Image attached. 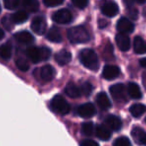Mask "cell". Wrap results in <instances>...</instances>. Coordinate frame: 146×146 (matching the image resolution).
I'll use <instances>...</instances> for the list:
<instances>
[{
	"label": "cell",
	"instance_id": "cell-1",
	"mask_svg": "<svg viewBox=\"0 0 146 146\" xmlns=\"http://www.w3.org/2000/svg\"><path fill=\"white\" fill-rule=\"evenodd\" d=\"M67 37L70 40V42L76 43V44H79V43H86L90 40V35L89 32L86 30L85 27L81 26H75L70 28L67 31Z\"/></svg>",
	"mask_w": 146,
	"mask_h": 146
},
{
	"label": "cell",
	"instance_id": "cell-2",
	"mask_svg": "<svg viewBox=\"0 0 146 146\" xmlns=\"http://www.w3.org/2000/svg\"><path fill=\"white\" fill-rule=\"evenodd\" d=\"M79 58L82 64L89 70L96 71L99 68V60H98L97 54L91 49H83L80 52Z\"/></svg>",
	"mask_w": 146,
	"mask_h": 146
},
{
	"label": "cell",
	"instance_id": "cell-3",
	"mask_svg": "<svg viewBox=\"0 0 146 146\" xmlns=\"http://www.w3.org/2000/svg\"><path fill=\"white\" fill-rule=\"evenodd\" d=\"M51 51L47 47L30 46L26 49V55L33 63H38L40 61H45L50 57Z\"/></svg>",
	"mask_w": 146,
	"mask_h": 146
},
{
	"label": "cell",
	"instance_id": "cell-4",
	"mask_svg": "<svg viewBox=\"0 0 146 146\" xmlns=\"http://www.w3.org/2000/svg\"><path fill=\"white\" fill-rule=\"evenodd\" d=\"M50 107L54 112L61 115H65L70 111V105L61 95H56L52 98L50 102Z\"/></svg>",
	"mask_w": 146,
	"mask_h": 146
},
{
	"label": "cell",
	"instance_id": "cell-5",
	"mask_svg": "<svg viewBox=\"0 0 146 146\" xmlns=\"http://www.w3.org/2000/svg\"><path fill=\"white\" fill-rule=\"evenodd\" d=\"M100 9L101 12L107 17H114L119 12V7L113 0H101Z\"/></svg>",
	"mask_w": 146,
	"mask_h": 146
},
{
	"label": "cell",
	"instance_id": "cell-6",
	"mask_svg": "<svg viewBox=\"0 0 146 146\" xmlns=\"http://www.w3.org/2000/svg\"><path fill=\"white\" fill-rule=\"evenodd\" d=\"M110 94L114 98V100H116L117 102H126L127 98H126V90L123 84L117 83L114 84L110 87L109 89Z\"/></svg>",
	"mask_w": 146,
	"mask_h": 146
},
{
	"label": "cell",
	"instance_id": "cell-7",
	"mask_svg": "<svg viewBox=\"0 0 146 146\" xmlns=\"http://www.w3.org/2000/svg\"><path fill=\"white\" fill-rule=\"evenodd\" d=\"M52 19L58 24H68L72 21V14L67 9H60L53 13Z\"/></svg>",
	"mask_w": 146,
	"mask_h": 146
},
{
	"label": "cell",
	"instance_id": "cell-8",
	"mask_svg": "<svg viewBox=\"0 0 146 146\" xmlns=\"http://www.w3.org/2000/svg\"><path fill=\"white\" fill-rule=\"evenodd\" d=\"M46 27L47 23L43 17H35L31 22V29L33 30V32L37 35H43L46 32Z\"/></svg>",
	"mask_w": 146,
	"mask_h": 146
},
{
	"label": "cell",
	"instance_id": "cell-9",
	"mask_svg": "<svg viewBox=\"0 0 146 146\" xmlns=\"http://www.w3.org/2000/svg\"><path fill=\"white\" fill-rule=\"evenodd\" d=\"M55 76V69L51 65H44L39 69V78L42 81L48 82L54 78Z\"/></svg>",
	"mask_w": 146,
	"mask_h": 146
},
{
	"label": "cell",
	"instance_id": "cell-10",
	"mask_svg": "<svg viewBox=\"0 0 146 146\" xmlns=\"http://www.w3.org/2000/svg\"><path fill=\"white\" fill-rule=\"evenodd\" d=\"M96 113V108L92 103H84L78 107V114L82 118L93 117Z\"/></svg>",
	"mask_w": 146,
	"mask_h": 146
},
{
	"label": "cell",
	"instance_id": "cell-11",
	"mask_svg": "<svg viewBox=\"0 0 146 146\" xmlns=\"http://www.w3.org/2000/svg\"><path fill=\"white\" fill-rule=\"evenodd\" d=\"M116 40V44H117L118 48L121 51L125 52V51H128L130 48V38L126 33H122L120 32L119 34L116 35L115 37Z\"/></svg>",
	"mask_w": 146,
	"mask_h": 146
},
{
	"label": "cell",
	"instance_id": "cell-12",
	"mask_svg": "<svg viewBox=\"0 0 146 146\" xmlns=\"http://www.w3.org/2000/svg\"><path fill=\"white\" fill-rule=\"evenodd\" d=\"M117 30L122 33H131L134 31V24L128 18H120L117 22Z\"/></svg>",
	"mask_w": 146,
	"mask_h": 146
},
{
	"label": "cell",
	"instance_id": "cell-13",
	"mask_svg": "<svg viewBox=\"0 0 146 146\" xmlns=\"http://www.w3.org/2000/svg\"><path fill=\"white\" fill-rule=\"evenodd\" d=\"M120 75V69L117 66H112L107 65L103 68L102 71V76L107 80H113Z\"/></svg>",
	"mask_w": 146,
	"mask_h": 146
},
{
	"label": "cell",
	"instance_id": "cell-14",
	"mask_svg": "<svg viewBox=\"0 0 146 146\" xmlns=\"http://www.w3.org/2000/svg\"><path fill=\"white\" fill-rule=\"evenodd\" d=\"M131 136L137 144L146 145V132L142 128L133 127L131 130Z\"/></svg>",
	"mask_w": 146,
	"mask_h": 146
},
{
	"label": "cell",
	"instance_id": "cell-15",
	"mask_svg": "<svg viewBox=\"0 0 146 146\" xmlns=\"http://www.w3.org/2000/svg\"><path fill=\"white\" fill-rule=\"evenodd\" d=\"M71 58H72V55H71V53L69 52L68 50H66V49H62V50H60L55 55V60H56V62L58 63L59 65H61V66L68 64L71 61Z\"/></svg>",
	"mask_w": 146,
	"mask_h": 146
},
{
	"label": "cell",
	"instance_id": "cell-16",
	"mask_svg": "<svg viewBox=\"0 0 146 146\" xmlns=\"http://www.w3.org/2000/svg\"><path fill=\"white\" fill-rule=\"evenodd\" d=\"M96 103L99 106L101 110H107L111 107V102H110L108 96L104 92H99L96 96Z\"/></svg>",
	"mask_w": 146,
	"mask_h": 146
},
{
	"label": "cell",
	"instance_id": "cell-17",
	"mask_svg": "<svg viewBox=\"0 0 146 146\" xmlns=\"http://www.w3.org/2000/svg\"><path fill=\"white\" fill-rule=\"evenodd\" d=\"M106 124L109 126V128L113 131H119L122 128V121L119 117L115 115H109L105 120Z\"/></svg>",
	"mask_w": 146,
	"mask_h": 146
},
{
	"label": "cell",
	"instance_id": "cell-18",
	"mask_svg": "<svg viewBox=\"0 0 146 146\" xmlns=\"http://www.w3.org/2000/svg\"><path fill=\"white\" fill-rule=\"evenodd\" d=\"M14 39L21 44H29L34 40L32 34H30L27 31H19V32L15 33Z\"/></svg>",
	"mask_w": 146,
	"mask_h": 146
},
{
	"label": "cell",
	"instance_id": "cell-19",
	"mask_svg": "<svg viewBox=\"0 0 146 146\" xmlns=\"http://www.w3.org/2000/svg\"><path fill=\"white\" fill-rule=\"evenodd\" d=\"M127 93L132 99H140L142 97V93L140 87L134 82H130L127 85Z\"/></svg>",
	"mask_w": 146,
	"mask_h": 146
},
{
	"label": "cell",
	"instance_id": "cell-20",
	"mask_svg": "<svg viewBox=\"0 0 146 146\" xmlns=\"http://www.w3.org/2000/svg\"><path fill=\"white\" fill-rule=\"evenodd\" d=\"M134 51L137 54H145L146 53V42L140 36H136L133 42Z\"/></svg>",
	"mask_w": 146,
	"mask_h": 146
},
{
	"label": "cell",
	"instance_id": "cell-21",
	"mask_svg": "<svg viewBox=\"0 0 146 146\" xmlns=\"http://www.w3.org/2000/svg\"><path fill=\"white\" fill-rule=\"evenodd\" d=\"M95 134L100 140H102V141H107V140H109L110 137H111L110 131L104 125H98L95 129Z\"/></svg>",
	"mask_w": 146,
	"mask_h": 146
},
{
	"label": "cell",
	"instance_id": "cell-22",
	"mask_svg": "<svg viewBox=\"0 0 146 146\" xmlns=\"http://www.w3.org/2000/svg\"><path fill=\"white\" fill-rule=\"evenodd\" d=\"M65 93L71 98H77L81 95L80 88L77 87V86L74 83H72V82H69L66 85V87H65Z\"/></svg>",
	"mask_w": 146,
	"mask_h": 146
},
{
	"label": "cell",
	"instance_id": "cell-23",
	"mask_svg": "<svg viewBox=\"0 0 146 146\" xmlns=\"http://www.w3.org/2000/svg\"><path fill=\"white\" fill-rule=\"evenodd\" d=\"M130 113L133 117L138 118V117H141L146 111V106L143 105L141 103H135L130 107L129 109Z\"/></svg>",
	"mask_w": 146,
	"mask_h": 146
},
{
	"label": "cell",
	"instance_id": "cell-24",
	"mask_svg": "<svg viewBox=\"0 0 146 146\" xmlns=\"http://www.w3.org/2000/svg\"><path fill=\"white\" fill-rule=\"evenodd\" d=\"M46 38L49 41L53 43H58L62 40V37H61L60 31L56 28V27H52V28L49 29V31L46 34Z\"/></svg>",
	"mask_w": 146,
	"mask_h": 146
},
{
	"label": "cell",
	"instance_id": "cell-25",
	"mask_svg": "<svg viewBox=\"0 0 146 146\" xmlns=\"http://www.w3.org/2000/svg\"><path fill=\"white\" fill-rule=\"evenodd\" d=\"M12 55V48L9 43H5V44L0 46V58L3 60H9Z\"/></svg>",
	"mask_w": 146,
	"mask_h": 146
},
{
	"label": "cell",
	"instance_id": "cell-26",
	"mask_svg": "<svg viewBox=\"0 0 146 146\" xmlns=\"http://www.w3.org/2000/svg\"><path fill=\"white\" fill-rule=\"evenodd\" d=\"M16 66L19 70L21 71H27L29 68V63L27 61V58H25V55L19 53L16 56Z\"/></svg>",
	"mask_w": 146,
	"mask_h": 146
},
{
	"label": "cell",
	"instance_id": "cell-27",
	"mask_svg": "<svg viewBox=\"0 0 146 146\" xmlns=\"http://www.w3.org/2000/svg\"><path fill=\"white\" fill-rule=\"evenodd\" d=\"M22 5L29 12H36L39 9L38 0H22Z\"/></svg>",
	"mask_w": 146,
	"mask_h": 146
},
{
	"label": "cell",
	"instance_id": "cell-28",
	"mask_svg": "<svg viewBox=\"0 0 146 146\" xmlns=\"http://www.w3.org/2000/svg\"><path fill=\"white\" fill-rule=\"evenodd\" d=\"M11 19L14 22V24H21L28 19V14L24 11H17L11 15Z\"/></svg>",
	"mask_w": 146,
	"mask_h": 146
},
{
	"label": "cell",
	"instance_id": "cell-29",
	"mask_svg": "<svg viewBox=\"0 0 146 146\" xmlns=\"http://www.w3.org/2000/svg\"><path fill=\"white\" fill-rule=\"evenodd\" d=\"M113 46L111 43H107L106 46L104 47L103 51H102V55H103V59L105 61H110L114 58V52H113Z\"/></svg>",
	"mask_w": 146,
	"mask_h": 146
},
{
	"label": "cell",
	"instance_id": "cell-30",
	"mask_svg": "<svg viewBox=\"0 0 146 146\" xmlns=\"http://www.w3.org/2000/svg\"><path fill=\"white\" fill-rule=\"evenodd\" d=\"M82 133L84 134L85 136H92L94 133V124L92 122H84L82 124Z\"/></svg>",
	"mask_w": 146,
	"mask_h": 146
},
{
	"label": "cell",
	"instance_id": "cell-31",
	"mask_svg": "<svg viewBox=\"0 0 146 146\" xmlns=\"http://www.w3.org/2000/svg\"><path fill=\"white\" fill-rule=\"evenodd\" d=\"M79 88H80L81 94H83L84 96H89L92 92V89H93V87H92V85L89 82H84V83H82Z\"/></svg>",
	"mask_w": 146,
	"mask_h": 146
},
{
	"label": "cell",
	"instance_id": "cell-32",
	"mask_svg": "<svg viewBox=\"0 0 146 146\" xmlns=\"http://www.w3.org/2000/svg\"><path fill=\"white\" fill-rule=\"evenodd\" d=\"M114 146H130L131 145V142L125 136H121V137H118L117 139L114 140L113 142Z\"/></svg>",
	"mask_w": 146,
	"mask_h": 146
},
{
	"label": "cell",
	"instance_id": "cell-33",
	"mask_svg": "<svg viewBox=\"0 0 146 146\" xmlns=\"http://www.w3.org/2000/svg\"><path fill=\"white\" fill-rule=\"evenodd\" d=\"M3 2L5 8L8 10H14L19 5V0H3Z\"/></svg>",
	"mask_w": 146,
	"mask_h": 146
},
{
	"label": "cell",
	"instance_id": "cell-34",
	"mask_svg": "<svg viewBox=\"0 0 146 146\" xmlns=\"http://www.w3.org/2000/svg\"><path fill=\"white\" fill-rule=\"evenodd\" d=\"M63 1L64 0H43V3L47 7H56L62 4Z\"/></svg>",
	"mask_w": 146,
	"mask_h": 146
},
{
	"label": "cell",
	"instance_id": "cell-35",
	"mask_svg": "<svg viewBox=\"0 0 146 146\" xmlns=\"http://www.w3.org/2000/svg\"><path fill=\"white\" fill-rule=\"evenodd\" d=\"M71 2L79 9H84L88 5V0H71Z\"/></svg>",
	"mask_w": 146,
	"mask_h": 146
},
{
	"label": "cell",
	"instance_id": "cell-36",
	"mask_svg": "<svg viewBox=\"0 0 146 146\" xmlns=\"http://www.w3.org/2000/svg\"><path fill=\"white\" fill-rule=\"evenodd\" d=\"M2 24L5 26V28L7 29V30H11V29L13 28V24H14V22L12 21V19H11V16L8 17V16H5L4 18L2 19Z\"/></svg>",
	"mask_w": 146,
	"mask_h": 146
},
{
	"label": "cell",
	"instance_id": "cell-37",
	"mask_svg": "<svg viewBox=\"0 0 146 146\" xmlns=\"http://www.w3.org/2000/svg\"><path fill=\"white\" fill-rule=\"evenodd\" d=\"M127 14L129 15V17L133 19H137L138 17V10L134 7H128L127 8Z\"/></svg>",
	"mask_w": 146,
	"mask_h": 146
},
{
	"label": "cell",
	"instance_id": "cell-38",
	"mask_svg": "<svg viewBox=\"0 0 146 146\" xmlns=\"http://www.w3.org/2000/svg\"><path fill=\"white\" fill-rule=\"evenodd\" d=\"M80 145L82 146H98V143L92 139H85L80 142Z\"/></svg>",
	"mask_w": 146,
	"mask_h": 146
},
{
	"label": "cell",
	"instance_id": "cell-39",
	"mask_svg": "<svg viewBox=\"0 0 146 146\" xmlns=\"http://www.w3.org/2000/svg\"><path fill=\"white\" fill-rule=\"evenodd\" d=\"M109 24V22H108L107 20H105V19H100L99 20V27L101 29L105 28V27H107V25Z\"/></svg>",
	"mask_w": 146,
	"mask_h": 146
},
{
	"label": "cell",
	"instance_id": "cell-40",
	"mask_svg": "<svg viewBox=\"0 0 146 146\" xmlns=\"http://www.w3.org/2000/svg\"><path fill=\"white\" fill-rule=\"evenodd\" d=\"M124 1V4H125V6L127 7H133L134 5V0H123Z\"/></svg>",
	"mask_w": 146,
	"mask_h": 146
},
{
	"label": "cell",
	"instance_id": "cell-41",
	"mask_svg": "<svg viewBox=\"0 0 146 146\" xmlns=\"http://www.w3.org/2000/svg\"><path fill=\"white\" fill-rule=\"evenodd\" d=\"M139 63L143 68H146V58H142L141 60L139 61Z\"/></svg>",
	"mask_w": 146,
	"mask_h": 146
},
{
	"label": "cell",
	"instance_id": "cell-42",
	"mask_svg": "<svg viewBox=\"0 0 146 146\" xmlns=\"http://www.w3.org/2000/svg\"><path fill=\"white\" fill-rule=\"evenodd\" d=\"M3 37H4V32H3L2 29L0 28V40H1V39H2Z\"/></svg>",
	"mask_w": 146,
	"mask_h": 146
},
{
	"label": "cell",
	"instance_id": "cell-43",
	"mask_svg": "<svg viewBox=\"0 0 146 146\" xmlns=\"http://www.w3.org/2000/svg\"><path fill=\"white\" fill-rule=\"evenodd\" d=\"M136 1H137L138 3H144V2H146V0H136Z\"/></svg>",
	"mask_w": 146,
	"mask_h": 146
},
{
	"label": "cell",
	"instance_id": "cell-44",
	"mask_svg": "<svg viewBox=\"0 0 146 146\" xmlns=\"http://www.w3.org/2000/svg\"><path fill=\"white\" fill-rule=\"evenodd\" d=\"M0 12H1V6H0Z\"/></svg>",
	"mask_w": 146,
	"mask_h": 146
}]
</instances>
